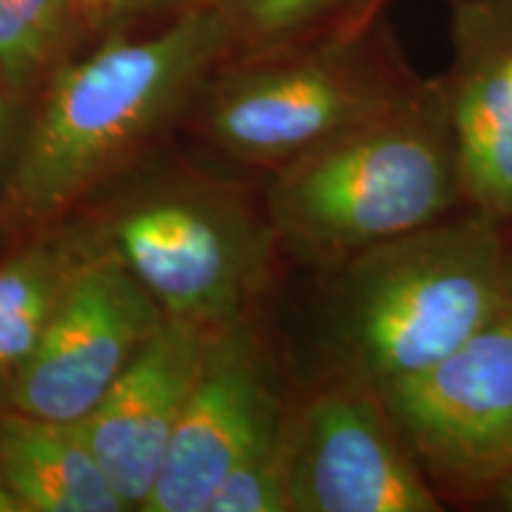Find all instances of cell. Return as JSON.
Here are the masks:
<instances>
[{"instance_id": "6", "label": "cell", "mask_w": 512, "mask_h": 512, "mask_svg": "<svg viewBox=\"0 0 512 512\" xmlns=\"http://www.w3.org/2000/svg\"><path fill=\"white\" fill-rule=\"evenodd\" d=\"M287 510L439 512L380 392L328 373L316 392L287 408L283 430Z\"/></svg>"}, {"instance_id": "5", "label": "cell", "mask_w": 512, "mask_h": 512, "mask_svg": "<svg viewBox=\"0 0 512 512\" xmlns=\"http://www.w3.org/2000/svg\"><path fill=\"white\" fill-rule=\"evenodd\" d=\"M380 396L441 503H491L512 479L510 311Z\"/></svg>"}, {"instance_id": "13", "label": "cell", "mask_w": 512, "mask_h": 512, "mask_svg": "<svg viewBox=\"0 0 512 512\" xmlns=\"http://www.w3.org/2000/svg\"><path fill=\"white\" fill-rule=\"evenodd\" d=\"M230 29V53L249 57L309 46L384 15L387 0H204Z\"/></svg>"}, {"instance_id": "19", "label": "cell", "mask_w": 512, "mask_h": 512, "mask_svg": "<svg viewBox=\"0 0 512 512\" xmlns=\"http://www.w3.org/2000/svg\"><path fill=\"white\" fill-rule=\"evenodd\" d=\"M98 3L114 15V12H133L138 8H145V5L157 3V0H98Z\"/></svg>"}, {"instance_id": "20", "label": "cell", "mask_w": 512, "mask_h": 512, "mask_svg": "<svg viewBox=\"0 0 512 512\" xmlns=\"http://www.w3.org/2000/svg\"><path fill=\"white\" fill-rule=\"evenodd\" d=\"M491 503H496L498 508H503V510H512V479H508V482L501 486V491H498L496 498Z\"/></svg>"}, {"instance_id": "18", "label": "cell", "mask_w": 512, "mask_h": 512, "mask_svg": "<svg viewBox=\"0 0 512 512\" xmlns=\"http://www.w3.org/2000/svg\"><path fill=\"white\" fill-rule=\"evenodd\" d=\"M503 309L512 313V240H505L503 254Z\"/></svg>"}, {"instance_id": "1", "label": "cell", "mask_w": 512, "mask_h": 512, "mask_svg": "<svg viewBox=\"0 0 512 512\" xmlns=\"http://www.w3.org/2000/svg\"><path fill=\"white\" fill-rule=\"evenodd\" d=\"M503 223L465 207L332 268L330 373L377 392L415 377L503 311Z\"/></svg>"}, {"instance_id": "9", "label": "cell", "mask_w": 512, "mask_h": 512, "mask_svg": "<svg viewBox=\"0 0 512 512\" xmlns=\"http://www.w3.org/2000/svg\"><path fill=\"white\" fill-rule=\"evenodd\" d=\"M273 366L245 318L211 330L145 512H207L233 465L283 427Z\"/></svg>"}, {"instance_id": "15", "label": "cell", "mask_w": 512, "mask_h": 512, "mask_svg": "<svg viewBox=\"0 0 512 512\" xmlns=\"http://www.w3.org/2000/svg\"><path fill=\"white\" fill-rule=\"evenodd\" d=\"M74 29V0H0V86L41 72Z\"/></svg>"}, {"instance_id": "12", "label": "cell", "mask_w": 512, "mask_h": 512, "mask_svg": "<svg viewBox=\"0 0 512 512\" xmlns=\"http://www.w3.org/2000/svg\"><path fill=\"white\" fill-rule=\"evenodd\" d=\"M0 486L38 512L126 510L107 482L81 422L12 413L0 420Z\"/></svg>"}, {"instance_id": "8", "label": "cell", "mask_w": 512, "mask_h": 512, "mask_svg": "<svg viewBox=\"0 0 512 512\" xmlns=\"http://www.w3.org/2000/svg\"><path fill=\"white\" fill-rule=\"evenodd\" d=\"M162 306L124 259L105 256L69 275L36 349L17 368L12 401L36 418L79 422L162 325Z\"/></svg>"}, {"instance_id": "7", "label": "cell", "mask_w": 512, "mask_h": 512, "mask_svg": "<svg viewBox=\"0 0 512 512\" xmlns=\"http://www.w3.org/2000/svg\"><path fill=\"white\" fill-rule=\"evenodd\" d=\"M124 264L166 316L207 330L245 318L266 268L268 233L233 197H164L131 211L117 230Z\"/></svg>"}, {"instance_id": "17", "label": "cell", "mask_w": 512, "mask_h": 512, "mask_svg": "<svg viewBox=\"0 0 512 512\" xmlns=\"http://www.w3.org/2000/svg\"><path fill=\"white\" fill-rule=\"evenodd\" d=\"M17 112V100L12 88L0 86V150H3L5 140H8L12 131V121H15Z\"/></svg>"}, {"instance_id": "16", "label": "cell", "mask_w": 512, "mask_h": 512, "mask_svg": "<svg viewBox=\"0 0 512 512\" xmlns=\"http://www.w3.org/2000/svg\"><path fill=\"white\" fill-rule=\"evenodd\" d=\"M283 430L268 434L242 456L211 498L207 512H283Z\"/></svg>"}, {"instance_id": "4", "label": "cell", "mask_w": 512, "mask_h": 512, "mask_svg": "<svg viewBox=\"0 0 512 512\" xmlns=\"http://www.w3.org/2000/svg\"><path fill=\"white\" fill-rule=\"evenodd\" d=\"M422 81L382 15L347 34L249 57L216 83L202 126L228 155L283 169L392 112Z\"/></svg>"}, {"instance_id": "11", "label": "cell", "mask_w": 512, "mask_h": 512, "mask_svg": "<svg viewBox=\"0 0 512 512\" xmlns=\"http://www.w3.org/2000/svg\"><path fill=\"white\" fill-rule=\"evenodd\" d=\"M211 330L166 316L98 406L79 420L107 482L143 508L200 370Z\"/></svg>"}, {"instance_id": "14", "label": "cell", "mask_w": 512, "mask_h": 512, "mask_svg": "<svg viewBox=\"0 0 512 512\" xmlns=\"http://www.w3.org/2000/svg\"><path fill=\"white\" fill-rule=\"evenodd\" d=\"M69 275L60 256L34 247L0 266V370L19 368L36 349Z\"/></svg>"}, {"instance_id": "10", "label": "cell", "mask_w": 512, "mask_h": 512, "mask_svg": "<svg viewBox=\"0 0 512 512\" xmlns=\"http://www.w3.org/2000/svg\"><path fill=\"white\" fill-rule=\"evenodd\" d=\"M441 74L467 207L512 219V0H451Z\"/></svg>"}, {"instance_id": "21", "label": "cell", "mask_w": 512, "mask_h": 512, "mask_svg": "<svg viewBox=\"0 0 512 512\" xmlns=\"http://www.w3.org/2000/svg\"><path fill=\"white\" fill-rule=\"evenodd\" d=\"M510 72H512V60H510Z\"/></svg>"}, {"instance_id": "2", "label": "cell", "mask_w": 512, "mask_h": 512, "mask_svg": "<svg viewBox=\"0 0 512 512\" xmlns=\"http://www.w3.org/2000/svg\"><path fill=\"white\" fill-rule=\"evenodd\" d=\"M441 79L294 159L271 192L275 233L330 271L370 247L465 209Z\"/></svg>"}, {"instance_id": "3", "label": "cell", "mask_w": 512, "mask_h": 512, "mask_svg": "<svg viewBox=\"0 0 512 512\" xmlns=\"http://www.w3.org/2000/svg\"><path fill=\"white\" fill-rule=\"evenodd\" d=\"M230 55V29L200 3L140 41H110L57 76L24 140L12 200L24 214L72 202Z\"/></svg>"}]
</instances>
